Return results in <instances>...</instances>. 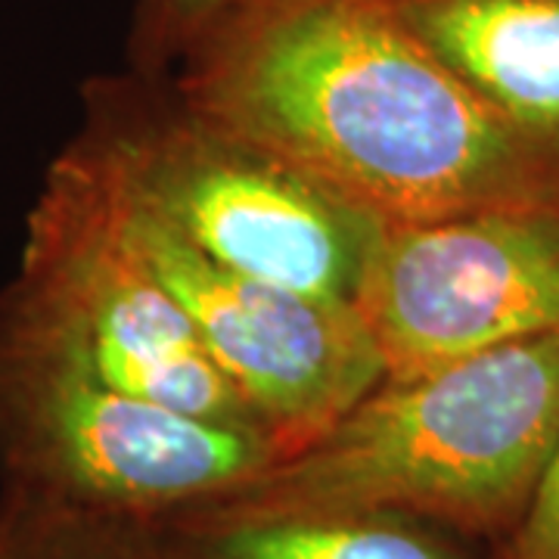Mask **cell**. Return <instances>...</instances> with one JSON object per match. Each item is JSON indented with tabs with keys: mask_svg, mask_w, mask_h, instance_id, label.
<instances>
[{
	"mask_svg": "<svg viewBox=\"0 0 559 559\" xmlns=\"http://www.w3.org/2000/svg\"><path fill=\"white\" fill-rule=\"evenodd\" d=\"M193 119L382 227L547 205L554 150L481 103L385 0H237L197 44Z\"/></svg>",
	"mask_w": 559,
	"mask_h": 559,
	"instance_id": "cell-1",
	"label": "cell"
},
{
	"mask_svg": "<svg viewBox=\"0 0 559 559\" xmlns=\"http://www.w3.org/2000/svg\"><path fill=\"white\" fill-rule=\"evenodd\" d=\"M0 559H162L146 522L106 520L3 495Z\"/></svg>",
	"mask_w": 559,
	"mask_h": 559,
	"instance_id": "cell-10",
	"label": "cell"
},
{
	"mask_svg": "<svg viewBox=\"0 0 559 559\" xmlns=\"http://www.w3.org/2000/svg\"><path fill=\"white\" fill-rule=\"evenodd\" d=\"M234 3L237 0H146L150 38L193 47Z\"/></svg>",
	"mask_w": 559,
	"mask_h": 559,
	"instance_id": "cell-12",
	"label": "cell"
},
{
	"mask_svg": "<svg viewBox=\"0 0 559 559\" xmlns=\"http://www.w3.org/2000/svg\"><path fill=\"white\" fill-rule=\"evenodd\" d=\"M277 460L255 429L190 417L0 333L7 495L124 522L171 520Z\"/></svg>",
	"mask_w": 559,
	"mask_h": 559,
	"instance_id": "cell-3",
	"label": "cell"
},
{
	"mask_svg": "<svg viewBox=\"0 0 559 559\" xmlns=\"http://www.w3.org/2000/svg\"><path fill=\"white\" fill-rule=\"evenodd\" d=\"M109 224L197 326L261 432L289 454L385 380L355 308L234 274L134 200L103 153L72 156Z\"/></svg>",
	"mask_w": 559,
	"mask_h": 559,
	"instance_id": "cell-5",
	"label": "cell"
},
{
	"mask_svg": "<svg viewBox=\"0 0 559 559\" xmlns=\"http://www.w3.org/2000/svg\"><path fill=\"white\" fill-rule=\"evenodd\" d=\"M355 314L385 380L559 333V218L525 205L382 227Z\"/></svg>",
	"mask_w": 559,
	"mask_h": 559,
	"instance_id": "cell-6",
	"label": "cell"
},
{
	"mask_svg": "<svg viewBox=\"0 0 559 559\" xmlns=\"http://www.w3.org/2000/svg\"><path fill=\"white\" fill-rule=\"evenodd\" d=\"M498 559H559V439Z\"/></svg>",
	"mask_w": 559,
	"mask_h": 559,
	"instance_id": "cell-11",
	"label": "cell"
},
{
	"mask_svg": "<svg viewBox=\"0 0 559 559\" xmlns=\"http://www.w3.org/2000/svg\"><path fill=\"white\" fill-rule=\"evenodd\" d=\"M103 159L134 200L221 267L355 308L382 224L318 180L197 119L159 143H119Z\"/></svg>",
	"mask_w": 559,
	"mask_h": 559,
	"instance_id": "cell-7",
	"label": "cell"
},
{
	"mask_svg": "<svg viewBox=\"0 0 559 559\" xmlns=\"http://www.w3.org/2000/svg\"><path fill=\"white\" fill-rule=\"evenodd\" d=\"M481 103L559 150V0H385Z\"/></svg>",
	"mask_w": 559,
	"mask_h": 559,
	"instance_id": "cell-8",
	"label": "cell"
},
{
	"mask_svg": "<svg viewBox=\"0 0 559 559\" xmlns=\"http://www.w3.org/2000/svg\"><path fill=\"white\" fill-rule=\"evenodd\" d=\"M162 559H463L426 522L367 513L162 520Z\"/></svg>",
	"mask_w": 559,
	"mask_h": 559,
	"instance_id": "cell-9",
	"label": "cell"
},
{
	"mask_svg": "<svg viewBox=\"0 0 559 559\" xmlns=\"http://www.w3.org/2000/svg\"><path fill=\"white\" fill-rule=\"evenodd\" d=\"M557 439L559 333H544L382 380L308 444L180 516L367 513L510 532Z\"/></svg>",
	"mask_w": 559,
	"mask_h": 559,
	"instance_id": "cell-2",
	"label": "cell"
},
{
	"mask_svg": "<svg viewBox=\"0 0 559 559\" xmlns=\"http://www.w3.org/2000/svg\"><path fill=\"white\" fill-rule=\"evenodd\" d=\"M3 333L134 399L261 432L175 296L109 224L72 156L35 209Z\"/></svg>",
	"mask_w": 559,
	"mask_h": 559,
	"instance_id": "cell-4",
	"label": "cell"
}]
</instances>
